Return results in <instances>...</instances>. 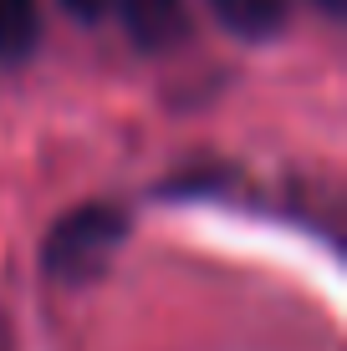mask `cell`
<instances>
[{"mask_svg": "<svg viewBox=\"0 0 347 351\" xmlns=\"http://www.w3.org/2000/svg\"><path fill=\"white\" fill-rule=\"evenodd\" d=\"M128 245V209L117 204H77L52 224L41 245V270L56 285H92L107 275V265L117 260V250Z\"/></svg>", "mask_w": 347, "mask_h": 351, "instance_id": "6da1fadb", "label": "cell"}, {"mask_svg": "<svg viewBox=\"0 0 347 351\" xmlns=\"http://www.w3.org/2000/svg\"><path fill=\"white\" fill-rule=\"evenodd\" d=\"M36 0H0V62H21L36 46Z\"/></svg>", "mask_w": 347, "mask_h": 351, "instance_id": "277c9868", "label": "cell"}, {"mask_svg": "<svg viewBox=\"0 0 347 351\" xmlns=\"http://www.w3.org/2000/svg\"><path fill=\"white\" fill-rule=\"evenodd\" d=\"M317 10H322V16H332V21H337L342 10H347V0H317Z\"/></svg>", "mask_w": 347, "mask_h": 351, "instance_id": "8992f818", "label": "cell"}, {"mask_svg": "<svg viewBox=\"0 0 347 351\" xmlns=\"http://www.w3.org/2000/svg\"><path fill=\"white\" fill-rule=\"evenodd\" d=\"M128 21V36L143 46V51H164L179 36L189 31L184 21V0H113Z\"/></svg>", "mask_w": 347, "mask_h": 351, "instance_id": "7a4b0ae2", "label": "cell"}, {"mask_svg": "<svg viewBox=\"0 0 347 351\" xmlns=\"http://www.w3.org/2000/svg\"><path fill=\"white\" fill-rule=\"evenodd\" d=\"M210 10L240 41H271L291 21V0H210Z\"/></svg>", "mask_w": 347, "mask_h": 351, "instance_id": "3957f363", "label": "cell"}, {"mask_svg": "<svg viewBox=\"0 0 347 351\" xmlns=\"http://www.w3.org/2000/svg\"><path fill=\"white\" fill-rule=\"evenodd\" d=\"M62 10L77 16V21H102L107 10H113V0H62Z\"/></svg>", "mask_w": 347, "mask_h": 351, "instance_id": "5b68a950", "label": "cell"}]
</instances>
